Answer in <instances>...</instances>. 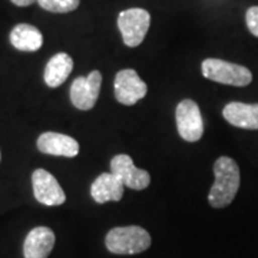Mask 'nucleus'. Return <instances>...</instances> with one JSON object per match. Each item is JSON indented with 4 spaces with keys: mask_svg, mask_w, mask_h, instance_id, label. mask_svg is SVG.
Here are the masks:
<instances>
[{
    "mask_svg": "<svg viewBox=\"0 0 258 258\" xmlns=\"http://www.w3.org/2000/svg\"><path fill=\"white\" fill-rule=\"evenodd\" d=\"M176 129L179 137L186 142H197L204 135V119L198 103L192 99H184L175 109Z\"/></svg>",
    "mask_w": 258,
    "mask_h": 258,
    "instance_id": "nucleus-5",
    "label": "nucleus"
},
{
    "mask_svg": "<svg viewBox=\"0 0 258 258\" xmlns=\"http://www.w3.org/2000/svg\"><path fill=\"white\" fill-rule=\"evenodd\" d=\"M111 172L125 186L135 191H142L151 184V175L145 169H139L134 165L132 158L126 154L115 155L111 159Z\"/></svg>",
    "mask_w": 258,
    "mask_h": 258,
    "instance_id": "nucleus-9",
    "label": "nucleus"
},
{
    "mask_svg": "<svg viewBox=\"0 0 258 258\" xmlns=\"http://www.w3.org/2000/svg\"><path fill=\"white\" fill-rule=\"evenodd\" d=\"M0 159H2V154H0Z\"/></svg>",
    "mask_w": 258,
    "mask_h": 258,
    "instance_id": "nucleus-19",
    "label": "nucleus"
},
{
    "mask_svg": "<svg viewBox=\"0 0 258 258\" xmlns=\"http://www.w3.org/2000/svg\"><path fill=\"white\" fill-rule=\"evenodd\" d=\"M36 145L42 154L53 157L75 158L79 154L78 141L59 132H43L37 138Z\"/></svg>",
    "mask_w": 258,
    "mask_h": 258,
    "instance_id": "nucleus-10",
    "label": "nucleus"
},
{
    "mask_svg": "<svg viewBox=\"0 0 258 258\" xmlns=\"http://www.w3.org/2000/svg\"><path fill=\"white\" fill-rule=\"evenodd\" d=\"M55 232L49 227H36L29 231L23 242L25 258H47L55 247Z\"/></svg>",
    "mask_w": 258,
    "mask_h": 258,
    "instance_id": "nucleus-11",
    "label": "nucleus"
},
{
    "mask_svg": "<svg viewBox=\"0 0 258 258\" xmlns=\"http://www.w3.org/2000/svg\"><path fill=\"white\" fill-rule=\"evenodd\" d=\"M39 6L52 13H69L79 8L81 0H37Z\"/></svg>",
    "mask_w": 258,
    "mask_h": 258,
    "instance_id": "nucleus-16",
    "label": "nucleus"
},
{
    "mask_svg": "<svg viewBox=\"0 0 258 258\" xmlns=\"http://www.w3.org/2000/svg\"><path fill=\"white\" fill-rule=\"evenodd\" d=\"M214 176L215 181L208 194V203L212 208H225L240 189V166L232 158L220 157L214 164Z\"/></svg>",
    "mask_w": 258,
    "mask_h": 258,
    "instance_id": "nucleus-1",
    "label": "nucleus"
},
{
    "mask_svg": "<svg viewBox=\"0 0 258 258\" xmlns=\"http://www.w3.org/2000/svg\"><path fill=\"white\" fill-rule=\"evenodd\" d=\"M13 5H16V6H19V8H28V6H30V5H33L35 2H37V0H10Z\"/></svg>",
    "mask_w": 258,
    "mask_h": 258,
    "instance_id": "nucleus-18",
    "label": "nucleus"
},
{
    "mask_svg": "<svg viewBox=\"0 0 258 258\" xmlns=\"http://www.w3.org/2000/svg\"><path fill=\"white\" fill-rule=\"evenodd\" d=\"M151 235L139 225L115 227L105 237V245L109 252L118 255L141 254L151 247Z\"/></svg>",
    "mask_w": 258,
    "mask_h": 258,
    "instance_id": "nucleus-2",
    "label": "nucleus"
},
{
    "mask_svg": "<svg viewBox=\"0 0 258 258\" xmlns=\"http://www.w3.org/2000/svg\"><path fill=\"white\" fill-rule=\"evenodd\" d=\"M245 22L249 33L258 37V6H252L245 13Z\"/></svg>",
    "mask_w": 258,
    "mask_h": 258,
    "instance_id": "nucleus-17",
    "label": "nucleus"
},
{
    "mask_svg": "<svg viewBox=\"0 0 258 258\" xmlns=\"http://www.w3.org/2000/svg\"><path fill=\"white\" fill-rule=\"evenodd\" d=\"M9 40L12 46L20 52H36L43 45V35L33 25L19 23L10 30Z\"/></svg>",
    "mask_w": 258,
    "mask_h": 258,
    "instance_id": "nucleus-14",
    "label": "nucleus"
},
{
    "mask_svg": "<svg viewBox=\"0 0 258 258\" xmlns=\"http://www.w3.org/2000/svg\"><path fill=\"white\" fill-rule=\"evenodd\" d=\"M102 74L92 71L88 76H78L71 85V102L79 111H91L96 105L101 92Z\"/></svg>",
    "mask_w": 258,
    "mask_h": 258,
    "instance_id": "nucleus-6",
    "label": "nucleus"
},
{
    "mask_svg": "<svg viewBox=\"0 0 258 258\" xmlns=\"http://www.w3.org/2000/svg\"><path fill=\"white\" fill-rule=\"evenodd\" d=\"M151 26L149 12L141 8L122 10L118 16V29H119L123 43L129 47L139 46L147 36Z\"/></svg>",
    "mask_w": 258,
    "mask_h": 258,
    "instance_id": "nucleus-4",
    "label": "nucleus"
},
{
    "mask_svg": "<svg viewBox=\"0 0 258 258\" xmlns=\"http://www.w3.org/2000/svg\"><path fill=\"white\" fill-rule=\"evenodd\" d=\"M125 185L112 172H103L91 185V197L95 203L105 204L109 201L118 203L123 197Z\"/></svg>",
    "mask_w": 258,
    "mask_h": 258,
    "instance_id": "nucleus-13",
    "label": "nucleus"
},
{
    "mask_svg": "<svg viewBox=\"0 0 258 258\" xmlns=\"http://www.w3.org/2000/svg\"><path fill=\"white\" fill-rule=\"evenodd\" d=\"M74 69V59L64 52H59L47 60L43 79L49 88H57L69 78Z\"/></svg>",
    "mask_w": 258,
    "mask_h": 258,
    "instance_id": "nucleus-15",
    "label": "nucleus"
},
{
    "mask_svg": "<svg viewBox=\"0 0 258 258\" xmlns=\"http://www.w3.org/2000/svg\"><path fill=\"white\" fill-rule=\"evenodd\" d=\"M33 195L37 203L46 207H57L66 201V195L55 176L46 169L39 168L32 174Z\"/></svg>",
    "mask_w": 258,
    "mask_h": 258,
    "instance_id": "nucleus-8",
    "label": "nucleus"
},
{
    "mask_svg": "<svg viewBox=\"0 0 258 258\" xmlns=\"http://www.w3.org/2000/svg\"><path fill=\"white\" fill-rule=\"evenodd\" d=\"M113 91H115L116 101L125 106H132L145 98V95L148 93V86L147 83L139 78L137 71L122 69L115 76Z\"/></svg>",
    "mask_w": 258,
    "mask_h": 258,
    "instance_id": "nucleus-7",
    "label": "nucleus"
},
{
    "mask_svg": "<svg viewBox=\"0 0 258 258\" xmlns=\"http://www.w3.org/2000/svg\"><path fill=\"white\" fill-rule=\"evenodd\" d=\"M222 116L232 126L241 129H258V103L230 102L222 109Z\"/></svg>",
    "mask_w": 258,
    "mask_h": 258,
    "instance_id": "nucleus-12",
    "label": "nucleus"
},
{
    "mask_svg": "<svg viewBox=\"0 0 258 258\" xmlns=\"http://www.w3.org/2000/svg\"><path fill=\"white\" fill-rule=\"evenodd\" d=\"M201 72L205 79L237 88L248 86L252 82V74L248 68L215 57H208L204 60Z\"/></svg>",
    "mask_w": 258,
    "mask_h": 258,
    "instance_id": "nucleus-3",
    "label": "nucleus"
}]
</instances>
